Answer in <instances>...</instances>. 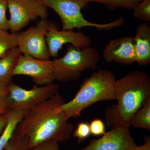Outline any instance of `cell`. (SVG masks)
Listing matches in <instances>:
<instances>
[{
    "label": "cell",
    "mask_w": 150,
    "mask_h": 150,
    "mask_svg": "<svg viewBox=\"0 0 150 150\" xmlns=\"http://www.w3.org/2000/svg\"><path fill=\"white\" fill-rule=\"evenodd\" d=\"M59 93L28 110L16 131L28 139L29 149L46 142H58L69 139L74 129L63 112L55 108L64 103Z\"/></svg>",
    "instance_id": "6da1fadb"
},
{
    "label": "cell",
    "mask_w": 150,
    "mask_h": 150,
    "mask_svg": "<svg viewBox=\"0 0 150 150\" xmlns=\"http://www.w3.org/2000/svg\"><path fill=\"white\" fill-rule=\"evenodd\" d=\"M115 100L118 104L108 107L105 112L108 126L130 128L135 113L150 96V78L143 72H130L115 81Z\"/></svg>",
    "instance_id": "7a4b0ae2"
},
{
    "label": "cell",
    "mask_w": 150,
    "mask_h": 150,
    "mask_svg": "<svg viewBox=\"0 0 150 150\" xmlns=\"http://www.w3.org/2000/svg\"><path fill=\"white\" fill-rule=\"evenodd\" d=\"M115 77L111 71L99 69L84 80L71 100L55 108L63 112L68 120L77 118L86 108L98 101L115 100Z\"/></svg>",
    "instance_id": "3957f363"
},
{
    "label": "cell",
    "mask_w": 150,
    "mask_h": 150,
    "mask_svg": "<svg viewBox=\"0 0 150 150\" xmlns=\"http://www.w3.org/2000/svg\"><path fill=\"white\" fill-rule=\"evenodd\" d=\"M100 56L95 47L80 49L69 44L66 54L53 61L55 80L63 82L76 81L82 73L96 68Z\"/></svg>",
    "instance_id": "277c9868"
},
{
    "label": "cell",
    "mask_w": 150,
    "mask_h": 150,
    "mask_svg": "<svg viewBox=\"0 0 150 150\" xmlns=\"http://www.w3.org/2000/svg\"><path fill=\"white\" fill-rule=\"evenodd\" d=\"M47 7L52 8L61 18L64 30L94 27L98 30H110L125 23L123 17L112 22L100 24L87 20L81 12L88 4L87 0H38Z\"/></svg>",
    "instance_id": "5b68a950"
},
{
    "label": "cell",
    "mask_w": 150,
    "mask_h": 150,
    "mask_svg": "<svg viewBox=\"0 0 150 150\" xmlns=\"http://www.w3.org/2000/svg\"><path fill=\"white\" fill-rule=\"evenodd\" d=\"M59 86L54 83L46 85H34L31 89L23 88L12 82L7 87L6 103L8 110H28L58 93Z\"/></svg>",
    "instance_id": "8992f818"
},
{
    "label": "cell",
    "mask_w": 150,
    "mask_h": 150,
    "mask_svg": "<svg viewBox=\"0 0 150 150\" xmlns=\"http://www.w3.org/2000/svg\"><path fill=\"white\" fill-rule=\"evenodd\" d=\"M47 7L38 0H8L9 30L16 33L36 19H47Z\"/></svg>",
    "instance_id": "52a82bcc"
},
{
    "label": "cell",
    "mask_w": 150,
    "mask_h": 150,
    "mask_svg": "<svg viewBox=\"0 0 150 150\" xmlns=\"http://www.w3.org/2000/svg\"><path fill=\"white\" fill-rule=\"evenodd\" d=\"M50 22L41 18L35 26L19 33L17 46L22 54H27L35 59H50L46 41V34Z\"/></svg>",
    "instance_id": "ba28073f"
},
{
    "label": "cell",
    "mask_w": 150,
    "mask_h": 150,
    "mask_svg": "<svg viewBox=\"0 0 150 150\" xmlns=\"http://www.w3.org/2000/svg\"><path fill=\"white\" fill-rule=\"evenodd\" d=\"M16 75L31 77L35 85L39 86L52 83L55 80L53 61L40 60L22 54L13 72V76Z\"/></svg>",
    "instance_id": "9c48e42d"
},
{
    "label": "cell",
    "mask_w": 150,
    "mask_h": 150,
    "mask_svg": "<svg viewBox=\"0 0 150 150\" xmlns=\"http://www.w3.org/2000/svg\"><path fill=\"white\" fill-rule=\"evenodd\" d=\"M46 41L50 57L56 58L65 44H71L80 49L91 46L92 40L82 32H76L73 29L59 30L54 23H51L46 34Z\"/></svg>",
    "instance_id": "30bf717a"
},
{
    "label": "cell",
    "mask_w": 150,
    "mask_h": 150,
    "mask_svg": "<svg viewBox=\"0 0 150 150\" xmlns=\"http://www.w3.org/2000/svg\"><path fill=\"white\" fill-rule=\"evenodd\" d=\"M137 146L129 128L116 126L80 150H132Z\"/></svg>",
    "instance_id": "8fae6325"
},
{
    "label": "cell",
    "mask_w": 150,
    "mask_h": 150,
    "mask_svg": "<svg viewBox=\"0 0 150 150\" xmlns=\"http://www.w3.org/2000/svg\"><path fill=\"white\" fill-rule=\"evenodd\" d=\"M103 56L108 63L115 62L125 65L134 64L136 61L134 38L126 36L110 40L105 47Z\"/></svg>",
    "instance_id": "7c38bea8"
},
{
    "label": "cell",
    "mask_w": 150,
    "mask_h": 150,
    "mask_svg": "<svg viewBox=\"0 0 150 150\" xmlns=\"http://www.w3.org/2000/svg\"><path fill=\"white\" fill-rule=\"evenodd\" d=\"M134 38L136 62L140 66L150 64V26L147 22L138 25Z\"/></svg>",
    "instance_id": "4fadbf2b"
},
{
    "label": "cell",
    "mask_w": 150,
    "mask_h": 150,
    "mask_svg": "<svg viewBox=\"0 0 150 150\" xmlns=\"http://www.w3.org/2000/svg\"><path fill=\"white\" fill-rule=\"evenodd\" d=\"M22 55L16 47L0 59V86L7 87L11 83L13 72Z\"/></svg>",
    "instance_id": "5bb4252c"
},
{
    "label": "cell",
    "mask_w": 150,
    "mask_h": 150,
    "mask_svg": "<svg viewBox=\"0 0 150 150\" xmlns=\"http://www.w3.org/2000/svg\"><path fill=\"white\" fill-rule=\"evenodd\" d=\"M27 111L9 110L8 121L4 129L0 135V150H4L13 136L18 126L24 118Z\"/></svg>",
    "instance_id": "9a60e30c"
},
{
    "label": "cell",
    "mask_w": 150,
    "mask_h": 150,
    "mask_svg": "<svg viewBox=\"0 0 150 150\" xmlns=\"http://www.w3.org/2000/svg\"><path fill=\"white\" fill-rule=\"evenodd\" d=\"M135 128L150 130V96L143 102L142 107L135 113L131 121V126Z\"/></svg>",
    "instance_id": "2e32d148"
},
{
    "label": "cell",
    "mask_w": 150,
    "mask_h": 150,
    "mask_svg": "<svg viewBox=\"0 0 150 150\" xmlns=\"http://www.w3.org/2000/svg\"><path fill=\"white\" fill-rule=\"evenodd\" d=\"M19 33H9L0 30V59L17 46Z\"/></svg>",
    "instance_id": "e0dca14e"
},
{
    "label": "cell",
    "mask_w": 150,
    "mask_h": 150,
    "mask_svg": "<svg viewBox=\"0 0 150 150\" xmlns=\"http://www.w3.org/2000/svg\"><path fill=\"white\" fill-rule=\"evenodd\" d=\"M89 3L96 2L103 5L107 10H114L118 8L132 9L143 0H87Z\"/></svg>",
    "instance_id": "ac0fdd59"
},
{
    "label": "cell",
    "mask_w": 150,
    "mask_h": 150,
    "mask_svg": "<svg viewBox=\"0 0 150 150\" xmlns=\"http://www.w3.org/2000/svg\"><path fill=\"white\" fill-rule=\"evenodd\" d=\"M28 139L16 130L13 136L4 150H29Z\"/></svg>",
    "instance_id": "d6986e66"
},
{
    "label": "cell",
    "mask_w": 150,
    "mask_h": 150,
    "mask_svg": "<svg viewBox=\"0 0 150 150\" xmlns=\"http://www.w3.org/2000/svg\"><path fill=\"white\" fill-rule=\"evenodd\" d=\"M133 10V15L135 18L146 22L150 21V0H143Z\"/></svg>",
    "instance_id": "ffe728a7"
},
{
    "label": "cell",
    "mask_w": 150,
    "mask_h": 150,
    "mask_svg": "<svg viewBox=\"0 0 150 150\" xmlns=\"http://www.w3.org/2000/svg\"><path fill=\"white\" fill-rule=\"evenodd\" d=\"M91 134L89 124L86 122H82L78 123L73 136L77 139L78 143L80 144L88 138Z\"/></svg>",
    "instance_id": "44dd1931"
},
{
    "label": "cell",
    "mask_w": 150,
    "mask_h": 150,
    "mask_svg": "<svg viewBox=\"0 0 150 150\" xmlns=\"http://www.w3.org/2000/svg\"><path fill=\"white\" fill-rule=\"evenodd\" d=\"M8 0H0V30H9L8 19L6 16Z\"/></svg>",
    "instance_id": "7402d4cb"
},
{
    "label": "cell",
    "mask_w": 150,
    "mask_h": 150,
    "mask_svg": "<svg viewBox=\"0 0 150 150\" xmlns=\"http://www.w3.org/2000/svg\"><path fill=\"white\" fill-rule=\"evenodd\" d=\"M91 134L94 136H103L106 133L104 122L100 119H95L89 124Z\"/></svg>",
    "instance_id": "603a6c76"
},
{
    "label": "cell",
    "mask_w": 150,
    "mask_h": 150,
    "mask_svg": "<svg viewBox=\"0 0 150 150\" xmlns=\"http://www.w3.org/2000/svg\"><path fill=\"white\" fill-rule=\"evenodd\" d=\"M29 150H60L59 143L53 141L43 142L31 148Z\"/></svg>",
    "instance_id": "cb8c5ba5"
},
{
    "label": "cell",
    "mask_w": 150,
    "mask_h": 150,
    "mask_svg": "<svg viewBox=\"0 0 150 150\" xmlns=\"http://www.w3.org/2000/svg\"><path fill=\"white\" fill-rule=\"evenodd\" d=\"M7 92V87L0 86V117L8 112L6 103V97Z\"/></svg>",
    "instance_id": "d4e9b609"
},
{
    "label": "cell",
    "mask_w": 150,
    "mask_h": 150,
    "mask_svg": "<svg viewBox=\"0 0 150 150\" xmlns=\"http://www.w3.org/2000/svg\"><path fill=\"white\" fill-rule=\"evenodd\" d=\"M132 150H150V137H146L144 144L142 146H137Z\"/></svg>",
    "instance_id": "484cf974"
},
{
    "label": "cell",
    "mask_w": 150,
    "mask_h": 150,
    "mask_svg": "<svg viewBox=\"0 0 150 150\" xmlns=\"http://www.w3.org/2000/svg\"><path fill=\"white\" fill-rule=\"evenodd\" d=\"M8 121V113L0 117V135L4 129Z\"/></svg>",
    "instance_id": "4316f807"
}]
</instances>
